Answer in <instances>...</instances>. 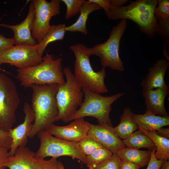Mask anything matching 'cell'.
I'll list each match as a JSON object with an SVG mask.
<instances>
[{
    "label": "cell",
    "mask_w": 169,
    "mask_h": 169,
    "mask_svg": "<svg viewBox=\"0 0 169 169\" xmlns=\"http://www.w3.org/2000/svg\"><path fill=\"white\" fill-rule=\"evenodd\" d=\"M57 84H33L31 106L35 115L28 137L33 138L40 131H45L56 121L58 110L56 98L59 85Z\"/></svg>",
    "instance_id": "cell-1"
},
{
    "label": "cell",
    "mask_w": 169,
    "mask_h": 169,
    "mask_svg": "<svg viewBox=\"0 0 169 169\" xmlns=\"http://www.w3.org/2000/svg\"><path fill=\"white\" fill-rule=\"evenodd\" d=\"M157 0H137L125 6L111 5L106 16L109 19H129L135 23L140 31L150 38L156 35L157 21L154 15Z\"/></svg>",
    "instance_id": "cell-2"
},
{
    "label": "cell",
    "mask_w": 169,
    "mask_h": 169,
    "mask_svg": "<svg viewBox=\"0 0 169 169\" xmlns=\"http://www.w3.org/2000/svg\"><path fill=\"white\" fill-rule=\"evenodd\" d=\"M63 59L55 58L53 55L47 54L42 57L38 65L29 68L17 70V76L21 85L24 88L33 84H64L62 66Z\"/></svg>",
    "instance_id": "cell-3"
},
{
    "label": "cell",
    "mask_w": 169,
    "mask_h": 169,
    "mask_svg": "<svg viewBox=\"0 0 169 169\" xmlns=\"http://www.w3.org/2000/svg\"><path fill=\"white\" fill-rule=\"evenodd\" d=\"M87 47L78 44L70 47L75 57L74 64V75L78 83L84 88L98 94L107 92L108 90L105 84L106 75L105 68L96 72L92 68L90 60V55Z\"/></svg>",
    "instance_id": "cell-4"
},
{
    "label": "cell",
    "mask_w": 169,
    "mask_h": 169,
    "mask_svg": "<svg viewBox=\"0 0 169 169\" xmlns=\"http://www.w3.org/2000/svg\"><path fill=\"white\" fill-rule=\"evenodd\" d=\"M66 81L59 85L56 95L58 110L56 121L61 120L65 123L71 121V119L80 106L84 93L82 88L76 80L70 68L63 69Z\"/></svg>",
    "instance_id": "cell-5"
},
{
    "label": "cell",
    "mask_w": 169,
    "mask_h": 169,
    "mask_svg": "<svg viewBox=\"0 0 169 169\" xmlns=\"http://www.w3.org/2000/svg\"><path fill=\"white\" fill-rule=\"evenodd\" d=\"M84 99L71 119L90 116L96 118L99 124H106L113 126L110 116L111 104L125 95L121 92L109 96H103L88 89L82 88Z\"/></svg>",
    "instance_id": "cell-6"
},
{
    "label": "cell",
    "mask_w": 169,
    "mask_h": 169,
    "mask_svg": "<svg viewBox=\"0 0 169 169\" xmlns=\"http://www.w3.org/2000/svg\"><path fill=\"white\" fill-rule=\"evenodd\" d=\"M127 27V20H122L113 27L109 38L105 42L87 48L90 56L94 55L100 58L103 68L108 67L120 72L124 71V64L119 55V49L120 40Z\"/></svg>",
    "instance_id": "cell-7"
},
{
    "label": "cell",
    "mask_w": 169,
    "mask_h": 169,
    "mask_svg": "<svg viewBox=\"0 0 169 169\" xmlns=\"http://www.w3.org/2000/svg\"><path fill=\"white\" fill-rule=\"evenodd\" d=\"M36 135L40 144L35 152V158L44 159L50 156L57 158L60 156H68L78 159L85 164L86 156L81 151L77 142L54 137L45 131H40Z\"/></svg>",
    "instance_id": "cell-8"
},
{
    "label": "cell",
    "mask_w": 169,
    "mask_h": 169,
    "mask_svg": "<svg viewBox=\"0 0 169 169\" xmlns=\"http://www.w3.org/2000/svg\"><path fill=\"white\" fill-rule=\"evenodd\" d=\"M20 103L16 86L4 74L0 73V129L8 132L15 123Z\"/></svg>",
    "instance_id": "cell-9"
},
{
    "label": "cell",
    "mask_w": 169,
    "mask_h": 169,
    "mask_svg": "<svg viewBox=\"0 0 169 169\" xmlns=\"http://www.w3.org/2000/svg\"><path fill=\"white\" fill-rule=\"evenodd\" d=\"M35 17L31 28L33 38L39 43L49 31L51 18L61 13L60 0H34Z\"/></svg>",
    "instance_id": "cell-10"
},
{
    "label": "cell",
    "mask_w": 169,
    "mask_h": 169,
    "mask_svg": "<svg viewBox=\"0 0 169 169\" xmlns=\"http://www.w3.org/2000/svg\"><path fill=\"white\" fill-rule=\"evenodd\" d=\"M37 45H14L0 56V61L2 64L8 63L19 69L36 66L42 60Z\"/></svg>",
    "instance_id": "cell-11"
},
{
    "label": "cell",
    "mask_w": 169,
    "mask_h": 169,
    "mask_svg": "<svg viewBox=\"0 0 169 169\" xmlns=\"http://www.w3.org/2000/svg\"><path fill=\"white\" fill-rule=\"evenodd\" d=\"M89 124L84 120V118H78L66 126L52 124L45 131L57 138L67 141L78 142L87 136L89 129Z\"/></svg>",
    "instance_id": "cell-12"
},
{
    "label": "cell",
    "mask_w": 169,
    "mask_h": 169,
    "mask_svg": "<svg viewBox=\"0 0 169 169\" xmlns=\"http://www.w3.org/2000/svg\"><path fill=\"white\" fill-rule=\"evenodd\" d=\"M23 111L25 116L23 122L8 131L12 140L11 146L8 151L9 157L13 155L18 147L26 146L28 137L33 127L34 114L31 105L27 102L24 104Z\"/></svg>",
    "instance_id": "cell-13"
},
{
    "label": "cell",
    "mask_w": 169,
    "mask_h": 169,
    "mask_svg": "<svg viewBox=\"0 0 169 169\" xmlns=\"http://www.w3.org/2000/svg\"><path fill=\"white\" fill-rule=\"evenodd\" d=\"M89 127L87 136L97 141L113 153L126 147L114 131L113 126L106 124L94 125L90 123Z\"/></svg>",
    "instance_id": "cell-14"
},
{
    "label": "cell",
    "mask_w": 169,
    "mask_h": 169,
    "mask_svg": "<svg viewBox=\"0 0 169 169\" xmlns=\"http://www.w3.org/2000/svg\"><path fill=\"white\" fill-rule=\"evenodd\" d=\"M35 17L34 6L32 2L30 4L28 15L22 22L16 25L0 24V26L10 28L13 31L14 36L12 38L14 44L36 46L38 44L31 34L32 26Z\"/></svg>",
    "instance_id": "cell-15"
},
{
    "label": "cell",
    "mask_w": 169,
    "mask_h": 169,
    "mask_svg": "<svg viewBox=\"0 0 169 169\" xmlns=\"http://www.w3.org/2000/svg\"><path fill=\"white\" fill-rule=\"evenodd\" d=\"M158 6L155 9L154 15L157 21L156 33L162 42L163 54L169 62L167 49L169 46V0H157Z\"/></svg>",
    "instance_id": "cell-16"
},
{
    "label": "cell",
    "mask_w": 169,
    "mask_h": 169,
    "mask_svg": "<svg viewBox=\"0 0 169 169\" xmlns=\"http://www.w3.org/2000/svg\"><path fill=\"white\" fill-rule=\"evenodd\" d=\"M169 93V87L167 84L154 89H142V94L145 100L146 111L161 117H169L164 104Z\"/></svg>",
    "instance_id": "cell-17"
},
{
    "label": "cell",
    "mask_w": 169,
    "mask_h": 169,
    "mask_svg": "<svg viewBox=\"0 0 169 169\" xmlns=\"http://www.w3.org/2000/svg\"><path fill=\"white\" fill-rule=\"evenodd\" d=\"M169 66V62L165 59L157 60L153 66L148 69L146 77L141 81V85L142 89H154L166 84L164 78Z\"/></svg>",
    "instance_id": "cell-18"
},
{
    "label": "cell",
    "mask_w": 169,
    "mask_h": 169,
    "mask_svg": "<svg viewBox=\"0 0 169 169\" xmlns=\"http://www.w3.org/2000/svg\"><path fill=\"white\" fill-rule=\"evenodd\" d=\"M35 156V153L26 146H19L13 156L8 157L4 167L9 169H37Z\"/></svg>",
    "instance_id": "cell-19"
},
{
    "label": "cell",
    "mask_w": 169,
    "mask_h": 169,
    "mask_svg": "<svg viewBox=\"0 0 169 169\" xmlns=\"http://www.w3.org/2000/svg\"><path fill=\"white\" fill-rule=\"evenodd\" d=\"M133 117L138 129L146 131H156L169 125V117H161L149 112L143 114H134Z\"/></svg>",
    "instance_id": "cell-20"
},
{
    "label": "cell",
    "mask_w": 169,
    "mask_h": 169,
    "mask_svg": "<svg viewBox=\"0 0 169 169\" xmlns=\"http://www.w3.org/2000/svg\"><path fill=\"white\" fill-rule=\"evenodd\" d=\"M101 9L96 3L85 0L81 7L80 14L77 20L71 25L66 26L65 28L66 31L70 32H77L87 35L88 31L86 24L89 15L96 10Z\"/></svg>",
    "instance_id": "cell-21"
},
{
    "label": "cell",
    "mask_w": 169,
    "mask_h": 169,
    "mask_svg": "<svg viewBox=\"0 0 169 169\" xmlns=\"http://www.w3.org/2000/svg\"><path fill=\"white\" fill-rule=\"evenodd\" d=\"M133 114L129 107H126L120 116L119 124L113 127L114 131L120 139L124 140L126 138L138 129L134 120Z\"/></svg>",
    "instance_id": "cell-22"
},
{
    "label": "cell",
    "mask_w": 169,
    "mask_h": 169,
    "mask_svg": "<svg viewBox=\"0 0 169 169\" xmlns=\"http://www.w3.org/2000/svg\"><path fill=\"white\" fill-rule=\"evenodd\" d=\"M151 151H141L139 149L126 147L116 152L120 159L134 163L140 167L147 165L150 160Z\"/></svg>",
    "instance_id": "cell-23"
},
{
    "label": "cell",
    "mask_w": 169,
    "mask_h": 169,
    "mask_svg": "<svg viewBox=\"0 0 169 169\" xmlns=\"http://www.w3.org/2000/svg\"><path fill=\"white\" fill-rule=\"evenodd\" d=\"M66 27L65 25L63 24L50 25L45 35L37 45L38 53L41 57H42L44 52L49 44L63 39L66 32Z\"/></svg>",
    "instance_id": "cell-24"
},
{
    "label": "cell",
    "mask_w": 169,
    "mask_h": 169,
    "mask_svg": "<svg viewBox=\"0 0 169 169\" xmlns=\"http://www.w3.org/2000/svg\"><path fill=\"white\" fill-rule=\"evenodd\" d=\"M122 140L124 145L128 147L138 149L146 148L152 151L155 147L151 139L139 130L135 131L128 137Z\"/></svg>",
    "instance_id": "cell-25"
},
{
    "label": "cell",
    "mask_w": 169,
    "mask_h": 169,
    "mask_svg": "<svg viewBox=\"0 0 169 169\" xmlns=\"http://www.w3.org/2000/svg\"><path fill=\"white\" fill-rule=\"evenodd\" d=\"M149 137L154 142L156 148L155 156L157 159H169V139L158 135L156 131H146L139 130Z\"/></svg>",
    "instance_id": "cell-26"
},
{
    "label": "cell",
    "mask_w": 169,
    "mask_h": 169,
    "mask_svg": "<svg viewBox=\"0 0 169 169\" xmlns=\"http://www.w3.org/2000/svg\"><path fill=\"white\" fill-rule=\"evenodd\" d=\"M113 153L110 150L102 146L86 156L85 164L89 169H93L100 163L111 156Z\"/></svg>",
    "instance_id": "cell-27"
},
{
    "label": "cell",
    "mask_w": 169,
    "mask_h": 169,
    "mask_svg": "<svg viewBox=\"0 0 169 169\" xmlns=\"http://www.w3.org/2000/svg\"><path fill=\"white\" fill-rule=\"evenodd\" d=\"M77 143L81 151L86 156L90 155L96 149L103 146L97 141L87 136Z\"/></svg>",
    "instance_id": "cell-28"
},
{
    "label": "cell",
    "mask_w": 169,
    "mask_h": 169,
    "mask_svg": "<svg viewBox=\"0 0 169 169\" xmlns=\"http://www.w3.org/2000/svg\"><path fill=\"white\" fill-rule=\"evenodd\" d=\"M66 7L65 19L68 20L80 12L81 7L85 0H62Z\"/></svg>",
    "instance_id": "cell-29"
},
{
    "label": "cell",
    "mask_w": 169,
    "mask_h": 169,
    "mask_svg": "<svg viewBox=\"0 0 169 169\" xmlns=\"http://www.w3.org/2000/svg\"><path fill=\"white\" fill-rule=\"evenodd\" d=\"M120 160L116 153H113L108 159L93 169H119Z\"/></svg>",
    "instance_id": "cell-30"
},
{
    "label": "cell",
    "mask_w": 169,
    "mask_h": 169,
    "mask_svg": "<svg viewBox=\"0 0 169 169\" xmlns=\"http://www.w3.org/2000/svg\"><path fill=\"white\" fill-rule=\"evenodd\" d=\"M38 166L37 169H59L57 158H52L46 160L44 159L35 158Z\"/></svg>",
    "instance_id": "cell-31"
},
{
    "label": "cell",
    "mask_w": 169,
    "mask_h": 169,
    "mask_svg": "<svg viewBox=\"0 0 169 169\" xmlns=\"http://www.w3.org/2000/svg\"><path fill=\"white\" fill-rule=\"evenodd\" d=\"M156 148L155 147L151 151V156L146 169H160L162 163L165 161L163 159H157L155 156Z\"/></svg>",
    "instance_id": "cell-32"
},
{
    "label": "cell",
    "mask_w": 169,
    "mask_h": 169,
    "mask_svg": "<svg viewBox=\"0 0 169 169\" xmlns=\"http://www.w3.org/2000/svg\"><path fill=\"white\" fill-rule=\"evenodd\" d=\"M12 144V140L8 132L0 129V148L10 150Z\"/></svg>",
    "instance_id": "cell-33"
},
{
    "label": "cell",
    "mask_w": 169,
    "mask_h": 169,
    "mask_svg": "<svg viewBox=\"0 0 169 169\" xmlns=\"http://www.w3.org/2000/svg\"><path fill=\"white\" fill-rule=\"evenodd\" d=\"M13 38H7L0 34V56L6 51L14 46Z\"/></svg>",
    "instance_id": "cell-34"
},
{
    "label": "cell",
    "mask_w": 169,
    "mask_h": 169,
    "mask_svg": "<svg viewBox=\"0 0 169 169\" xmlns=\"http://www.w3.org/2000/svg\"><path fill=\"white\" fill-rule=\"evenodd\" d=\"M88 1L98 4L101 8H103L106 15L109 12L111 4L109 0H89Z\"/></svg>",
    "instance_id": "cell-35"
},
{
    "label": "cell",
    "mask_w": 169,
    "mask_h": 169,
    "mask_svg": "<svg viewBox=\"0 0 169 169\" xmlns=\"http://www.w3.org/2000/svg\"><path fill=\"white\" fill-rule=\"evenodd\" d=\"M136 164L124 159H120L119 169H139Z\"/></svg>",
    "instance_id": "cell-36"
},
{
    "label": "cell",
    "mask_w": 169,
    "mask_h": 169,
    "mask_svg": "<svg viewBox=\"0 0 169 169\" xmlns=\"http://www.w3.org/2000/svg\"><path fill=\"white\" fill-rule=\"evenodd\" d=\"M8 151L6 148H0V169L5 168L4 164L8 157Z\"/></svg>",
    "instance_id": "cell-37"
},
{
    "label": "cell",
    "mask_w": 169,
    "mask_h": 169,
    "mask_svg": "<svg viewBox=\"0 0 169 169\" xmlns=\"http://www.w3.org/2000/svg\"><path fill=\"white\" fill-rule=\"evenodd\" d=\"M156 134L160 136L169 139V129L167 128H161L157 131H156Z\"/></svg>",
    "instance_id": "cell-38"
},
{
    "label": "cell",
    "mask_w": 169,
    "mask_h": 169,
    "mask_svg": "<svg viewBox=\"0 0 169 169\" xmlns=\"http://www.w3.org/2000/svg\"><path fill=\"white\" fill-rule=\"evenodd\" d=\"M128 1L127 0H109L112 6L114 7H120Z\"/></svg>",
    "instance_id": "cell-39"
},
{
    "label": "cell",
    "mask_w": 169,
    "mask_h": 169,
    "mask_svg": "<svg viewBox=\"0 0 169 169\" xmlns=\"http://www.w3.org/2000/svg\"><path fill=\"white\" fill-rule=\"evenodd\" d=\"M160 169H169V160L165 161L161 164Z\"/></svg>",
    "instance_id": "cell-40"
},
{
    "label": "cell",
    "mask_w": 169,
    "mask_h": 169,
    "mask_svg": "<svg viewBox=\"0 0 169 169\" xmlns=\"http://www.w3.org/2000/svg\"><path fill=\"white\" fill-rule=\"evenodd\" d=\"M58 168L59 169H65L64 166L62 163L60 161H58Z\"/></svg>",
    "instance_id": "cell-41"
},
{
    "label": "cell",
    "mask_w": 169,
    "mask_h": 169,
    "mask_svg": "<svg viewBox=\"0 0 169 169\" xmlns=\"http://www.w3.org/2000/svg\"><path fill=\"white\" fill-rule=\"evenodd\" d=\"M2 64V62H1V61H0V65L1 64Z\"/></svg>",
    "instance_id": "cell-42"
},
{
    "label": "cell",
    "mask_w": 169,
    "mask_h": 169,
    "mask_svg": "<svg viewBox=\"0 0 169 169\" xmlns=\"http://www.w3.org/2000/svg\"><path fill=\"white\" fill-rule=\"evenodd\" d=\"M1 169H5V168H3Z\"/></svg>",
    "instance_id": "cell-43"
}]
</instances>
